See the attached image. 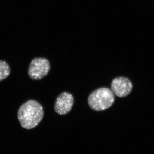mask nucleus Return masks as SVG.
Returning <instances> with one entry per match:
<instances>
[{"label": "nucleus", "instance_id": "nucleus-5", "mask_svg": "<svg viewBox=\"0 0 154 154\" xmlns=\"http://www.w3.org/2000/svg\"><path fill=\"white\" fill-rule=\"evenodd\" d=\"M74 102V99L71 94L63 92L56 99L54 110L59 115H66L71 110Z\"/></svg>", "mask_w": 154, "mask_h": 154}, {"label": "nucleus", "instance_id": "nucleus-2", "mask_svg": "<svg viewBox=\"0 0 154 154\" xmlns=\"http://www.w3.org/2000/svg\"><path fill=\"white\" fill-rule=\"evenodd\" d=\"M114 94L109 88H102L92 92L88 99V104L91 109L96 111L106 110L113 105Z\"/></svg>", "mask_w": 154, "mask_h": 154}, {"label": "nucleus", "instance_id": "nucleus-4", "mask_svg": "<svg viewBox=\"0 0 154 154\" xmlns=\"http://www.w3.org/2000/svg\"><path fill=\"white\" fill-rule=\"evenodd\" d=\"M132 88V83L125 77H117L113 80L111 84V90L113 94L120 98L128 96Z\"/></svg>", "mask_w": 154, "mask_h": 154}, {"label": "nucleus", "instance_id": "nucleus-3", "mask_svg": "<svg viewBox=\"0 0 154 154\" xmlns=\"http://www.w3.org/2000/svg\"><path fill=\"white\" fill-rule=\"evenodd\" d=\"M50 69L49 61L45 58H35L31 61L28 74L32 79L38 80L46 76Z\"/></svg>", "mask_w": 154, "mask_h": 154}, {"label": "nucleus", "instance_id": "nucleus-6", "mask_svg": "<svg viewBox=\"0 0 154 154\" xmlns=\"http://www.w3.org/2000/svg\"><path fill=\"white\" fill-rule=\"evenodd\" d=\"M11 69L5 61L0 60V82L5 79L10 74Z\"/></svg>", "mask_w": 154, "mask_h": 154}, {"label": "nucleus", "instance_id": "nucleus-1", "mask_svg": "<svg viewBox=\"0 0 154 154\" xmlns=\"http://www.w3.org/2000/svg\"><path fill=\"white\" fill-rule=\"evenodd\" d=\"M44 116V110L37 101L30 100L19 107L18 118L21 126L26 129H31L38 125Z\"/></svg>", "mask_w": 154, "mask_h": 154}]
</instances>
